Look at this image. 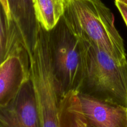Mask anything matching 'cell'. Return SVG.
<instances>
[{"label": "cell", "mask_w": 127, "mask_h": 127, "mask_svg": "<svg viewBox=\"0 0 127 127\" xmlns=\"http://www.w3.org/2000/svg\"><path fill=\"white\" fill-rule=\"evenodd\" d=\"M59 127H88L78 93L70 92L61 99Z\"/></svg>", "instance_id": "obj_8"}, {"label": "cell", "mask_w": 127, "mask_h": 127, "mask_svg": "<svg viewBox=\"0 0 127 127\" xmlns=\"http://www.w3.org/2000/svg\"><path fill=\"white\" fill-rule=\"evenodd\" d=\"M36 19L41 26L49 32L63 17L66 0H32Z\"/></svg>", "instance_id": "obj_9"}, {"label": "cell", "mask_w": 127, "mask_h": 127, "mask_svg": "<svg viewBox=\"0 0 127 127\" xmlns=\"http://www.w3.org/2000/svg\"><path fill=\"white\" fill-rule=\"evenodd\" d=\"M22 50L24 48L20 42L16 27L9 22L0 3V65L10 55Z\"/></svg>", "instance_id": "obj_10"}, {"label": "cell", "mask_w": 127, "mask_h": 127, "mask_svg": "<svg viewBox=\"0 0 127 127\" xmlns=\"http://www.w3.org/2000/svg\"><path fill=\"white\" fill-rule=\"evenodd\" d=\"M48 45L61 97L70 92L78 94L86 72L87 44L71 32L62 17L48 32Z\"/></svg>", "instance_id": "obj_2"}, {"label": "cell", "mask_w": 127, "mask_h": 127, "mask_svg": "<svg viewBox=\"0 0 127 127\" xmlns=\"http://www.w3.org/2000/svg\"><path fill=\"white\" fill-rule=\"evenodd\" d=\"M0 127H42L31 77L16 96L7 105L0 107Z\"/></svg>", "instance_id": "obj_4"}, {"label": "cell", "mask_w": 127, "mask_h": 127, "mask_svg": "<svg viewBox=\"0 0 127 127\" xmlns=\"http://www.w3.org/2000/svg\"><path fill=\"white\" fill-rule=\"evenodd\" d=\"M115 3L127 26V4L118 1H115Z\"/></svg>", "instance_id": "obj_11"}, {"label": "cell", "mask_w": 127, "mask_h": 127, "mask_svg": "<svg viewBox=\"0 0 127 127\" xmlns=\"http://www.w3.org/2000/svg\"><path fill=\"white\" fill-rule=\"evenodd\" d=\"M63 18L83 42L119 60L127 59L124 40L115 26L114 14L101 0H66Z\"/></svg>", "instance_id": "obj_1"}, {"label": "cell", "mask_w": 127, "mask_h": 127, "mask_svg": "<svg viewBox=\"0 0 127 127\" xmlns=\"http://www.w3.org/2000/svg\"><path fill=\"white\" fill-rule=\"evenodd\" d=\"M11 20L29 57L35 45L39 29L32 0H7Z\"/></svg>", "instance_id": "obj_7"}, {"label": "cell", "mask_w": 127, "mask_h": 127, "mask_svg": "<svg viewBox=\"0 0 127 127\" xmlns=\"http://www.w3.org/2000/svg\"><path fill=\"white\" fill-rule=\"evenodd\" d=\"M90 127H127V109L83 94H78Z\"/></svg>", "instance_id": "obj_6"}, {"label": "cell", "mask_w": 127, "mask_h": 127, "mask_svg": "<svg viewBox=\"0 0 127 127\" xmlns=\"http://www.w3.org/2000/svg\"><path fill=\"white\" fill-rule=\"evenodd\" d=\"M29 78L28 53L22 50L10 55L0 65V107L11 101Z\"/></svg>", "instance_id": "obj_5"}, {"label": "cell", "mask_w": 127, "mask_h": 127, "mask_svg": "<svg viewBox=\"0 0 127 127\" xmlns=\"http://www.w3.org/2000/svg\"><path fill=\"white\" fill-rule=\"evenodd\" d=\"M78 94L127 109V59L119 60L87 44L86 72Z\"/></svg>", "instance_id": "obj_3"}, {"label": "cell", "mask_w": 127, "mask_h": 127, "mask_svg": "<svg viewBox=\"0 0 127 127\" xmlns=\"http://www.w3.org/2000/svg\"><path fill=\"white\" fill-rule=\"evenodd\" d=\"M88 127H89V125H88Z\"/></svg>", "instance_id": "obj_14"}, {"label": "cell", "mask_w": 127, "mask_h": 127, "mask_svg": "<svg viewBox=\"0 0 127 127\" xmlns=\"http://www.w3.org/2000/svg\"><path fill=\"white\" fill-rule=\"evenodd\" d=\"M0 3H1L2 7H3L4 10L5 11V13H6L7 19L9 21V22H12V20H11V14H10V11L9 8L8 3H7V0H0Z\"/></svg>", "instance_id": "obj_12"}, {"label": "cell", "mask_w": 127, "mask_h": 127, "mask_svg": "<svg viewBox=\"0 0 127 127\" xmlns=\"http://www.w3.org/2000/svg\"><path fill=\"white\" fill-rule=\"evenodd\" d=\"M115 1H120V2H124V3H125V4H127V0H115Z\"/></svg>", "instance_id": "obj_13"}]
</instances>
